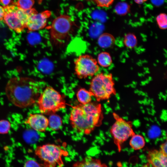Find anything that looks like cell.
Returning <instances> with one entry per match:
<instances>
[{
	"label": "cell",
	"instance_id": "1",
	"mask_svg": "<svg viewBox=\"0 0 167 167\" xmlns=\"http://www.w3.org/2000/svg\"><path fill=\"white\" fill-rule=\"evenodd\" d=\"M5 92L8 99L12 104L21 108L33 105L40 94L38 82L24 77L10 79L6 84Z\"/></svg>",
	"mask_w": 167,
	"mask_h": 167
},
{
	"label": "cell",
	"instance_id": "2",
	"mask_svg": "<svg viewBox=\"0 0 167 167\" xmlns=\"http://www.w3.org/2000/svg\"><path fill=\"white\" fill-rule=\"evenodd\" d=\"M103 114L100 104L90 102L72 106L70 120L72 127L77 132L88 135L101 123Z\"/></svg>",
	"mask_w": 167,
	"mask_h": 167
},
{
	"label": "cell",
	"instance_id": "3",
	"mask_svg": "<svg viewBox=\"0 0 167 167\" xmlns=\"http://www.w3.org/2000/svg\"><path fill=\"white\" fill-rule=\"evenodd\" d=\"M76 26L69 15H60L53 20L49 27L51 39L56 45L64 44L70 38Z\"/></svg>",
	"mask_w": 167,
	"mask_h": 167
},
{
	"label": "cell",
	"instance_id": "4",
	"mask_svg": "<svg viewBox=\"0 0 167 167\" xmlns=\"http://www.w3.org/2000/svg\"><path fill=\"white\" fill-rule=\"evenodd\" d=\"M37 103L40 112L50 115L66 107L64 97L51 86H47L40 94Z\"/></svg>",
	"mask_w": 167,
	"mask_h": 167
},
{
	"label": "cell",
	"instance_id": "5",
	"mask_svg": "<svg viewBox=\"0 0 167 167\" xmlns=\"http://www.w3.org/2000/svg\"><path fill=\"white\" fill-rule=\"evenodd\" d=\"M98 101L109 99L116 94L114 82L111 73H101L91 80L89 90Z\"/></svg>",
	"mask_w": 167,
	"mask_h": 167
},
{
	"label": "cell",
	"instance_id": "6",
	"mask_svg": "<svg viewBox=\"0 0 167 167\" xmlns=\"http://www.w3.org/2000/svg\"><path fill=\"white\" fill-rule=\"evenodd\" d=\"M35 153L44 161L45 167H62L63 163V156L68 155L67 151L63 149L59 145L48 143L38 146L35 151Z\"/></svg>",
	"mask_w": 167,
	"mask_h": 167
},
{
	"label": "cell",
	"instance_id": "7",
	"mask_svg": "<svg viewBox=\"0 0 167 167\" xmlns=\"http://www.w3.org/2000/svg\"><path fill=\"white\" fill-rule=\"evenodd\" d=\"M3 20L11 29L19 33L26 28L28 18L27 11L23 10L14 5L4 6Z\"/></svg>",
	"mask_w": 167,
	"mask_h": 167
},
{
	"label": "cell",
	"instance_id": "8",
	"mask_svg": "<svg viewBox=\"0 0 167 167\" xmlns=\"http://www.w3.org/2000/svg\"><path fill=\"white\" fill-rule=\"evenodd\" d=\"M110 132L119 152L121 150L122 144L135 134L131 122L119 117L116 118Z\"/></svg>",
	"mask_w": 167,
	"mask_h": 167
},
{
	"label": "cell",
	"instance_id": "9",
	"mask_svg": "<svg viewBox=\"0 0 167 167\" xmlns=\"http://www.w3.org/2000/svg\"><path fill=\"white\" fill-rule=\"evenodd\" d=\"M75 75L80 79L93 76L99 70L96 60L88 54L80 55L74 62Z\"/></svg>",
	"mask_w": 167,
	"mask_h": 167
},
{
	"label": "cell",
	"instance_id": "10",
	"mask_svg": "<svg viewBox=\"0 0 167 167\" xmlns=\"http://www.w3.org/2000/svg\"><path fill=\"white\" fill-rule=\"evenodd\" d=\"M27 11L28 16L26 28L29 32L36 31L45 28L47 25L48 19L51 15V11L47 10L39 13L34 8Z\"/></svg>",
	"mask_w": 167,
	"mask_h": 167
},
{
	"label": "cell",
	"instance_id": "11",
	"mask_svg": "<svg viewBox=\"0 0 167 167\" xmlns=\"http://www.w3.org/2000/svg\"><path fill=\"white\" fill-rule=\"evenodd\" d=\"M24 122L40 132L45 131L49 125L48 119L43 114L38 113H30Z\"/></svg>",
	"mask_w": 167,
	"mask_h": 167
},
{
	"label": "cell",
	"instance_id": "12",
	"mask_svg": "<svg viewBox=\"0 0 167 167\" xmlns=\"http://www.w3.org/2000/svg\"><path fill=\"white\" fill-rule=\"evenodd\" d=\"M167 156L160 150L153 149L148 152L147 159L154 167H167Z\"/></svg>",
	"mask_w": 167,
	"mask_h": 167
},
{
	"label": "cell",
	"instance_id": "13",
	"mask_svg": "<svg viewBox=\"0 0 167 167\" xmlns=\"http://www.w3.org/2000/svg\"><path fill=\"white\" fill-rule=\"evenodd\" d=\"M73 167H108L100 160L91 157H87L81 161L74 163Z\"/></svg>",
	"mask_w": 167,
	"mask_h": 167
},
{
	"label": "cell",
	"instance_id": "14",
	"mask_svg": "<svg viewBox=\"0 0 167 167\" xmlns=\"http://www.w3.org/2000/svg\"><path fill=\"white\" fill-rule=\"evenodd\" d=\"M115 38L112 34L104 33L98 37L97 43L99 46L103 48H108L112 46L114 44Z\"/></svg>",
	"mask_w": 167,
	"mask_h": 167
},
{
	"label": "cell",
	"instance_id": "15",
	"mask_svg": "<svg viewBox=\"0 0 167 167\" xmlns=\"http://www.w3.org/2000/svg\"><path fill=\"white\" fill-rule=\"evenodd\" d=\"M131 137L129 144L132 148L135 150H139L144 147L145 141L142 135L135 134Z\"/></svg>",
	"mask_w": 167,
	"mask_h": 167
},
{
	"label": "cell",
	"instance_id": "16",
	"mask_svg": "<svg viewBox=\"0 0 167 167\" xmlns=\"http://www.w3.org/2000/svg\"><path fill=\"white\" fill-rule=\"evenodd\" d=\"M76 95L78 101L80 103L83 104L91 102L92 96H93L92 94L90 91L83 88L78 90Z\"/></svg>",
	"mask_w": 167,
	"mask_h": 167
},
{
	"label": "cell",
	"instance_id": "17",
	"mask_svg": "<svg viewBox=\"0 0 167 167\" xmlns=\"http://www.w3.org/2000/svg\"><path fill=\"white\" fill-rule=\"evenodd\" d=\"M97 62L101 66L108 67L110 66L112 63V59L110 54L108 52L103 51L100 53L98 55Z\"/></svg>",
	"mask_w": 167,
	"mask_h": 167
},
{
	"label": "cell",
	"instance_id": "18",
	"mask_svg": "<svg viewBox=\"0 0 167 167\" xmlns=\"http://www.w3.org/2000/svg\"><path fill=\"white\" fill-rule=\"evenodd\" d=\"M48 120V126L51 129L57 130L60 129L62 122V119L59 116L55 113L50 115Z\"/></svg>",
	"mask_w": 167,
	"mask_h": 167
},
{
	"label": "cell",
	"instance_id": "19",
	"mask_svg": "<svg viewBox=\"0 0 167 167\" xmlns=\"http://www.w3.org/2000/svg\"><path fill=\"white\" fill-rule=\"evenodd\" d=\"M123 43L127 48L130 49H133L137 45V39L134 34L129 33L124 36Z\"/></svg>",
	"mask_w": 167,
	"mask_h": 167
},
{
	"label": "cell",
	"instance_id": "20",
	"mask_svg": "<svg viewBox=\"0 0 167 167\" xmlns=\"http://www.w3.org/2000/svg\"><path fill=\"white\" fill-rule=\"evenodd\" d=\"M130 6L125 2H120L117 3L115 7V12L118 15H124L129 12Z\"/></svg>",
	"mask_w": 167,
	"mask_h": 167
},
{
	"label": "cell",
	"instance_id": "21",
	"mask_svg": "<svg viewBox=\"0 0 167 167\" xmlns=\"http://www.w3.org/2000/svg\"><path fill=\"white\" fill-rule=\"evenodd\" d=\"M34 2V0H18L13 5L23 10L27 11L32 8Z\"/></svg>",
	"mask_w": 167,
	"mask_h": 167
},
{
	"label": "cell",
	"instance_id": "22",
	"mask_svg": "<svg viewBox=\"0 0 167 167\" xmlns=\"http://www.w3.org/2000/svg\"><path fill=\"white\" fill-rule=\"evenodd\" d=\"M157 24L159 27L162 29H165L167 27V16L164 13L158 15L156 18Z\"/></svg>",
	"mask_w": 167,
	"mask_h": 167
},
{
	"label": "cell",
	"instance_id": "23",
	"mask_svg": "<svg viewBox=\"0 0 167 167\" xmlns=\"http://www.w3.org/2000/svg\"><path fill=\"white\" fill-rule=\"evenodd\" d=\"M11 125L8 121L5 120H0V134H6L9 131Z\"/></svg>",
	"mask_w": 167,
	"mask_h": 167
},
{
	"label": "cell",
	"instance_id": "24",
	"mask_svg": "<svg viewBox=\"0 0 167 167\" xmlns=\"http://www.w3.org/2000/svg\"><path fill=\"white\" fill-rule=\"evenodd\" d=\"M97 6L108 7L111 6L114 0H93Z\"/></svg>",
	"mask_w": 167,
	"mask_h": 167
},
{
	"label": "cell",
	"instance_id": "25",
	"mask_svg": "<svg viewBox=\"0 0 167 167\" xmlns=\"http://www.w3.org/2000/svg\"><path fill=\"white\" fill-rule=\"evenodd\" d=\"M24 167H45L44 165L40 164L36 161L30 160L27 161L25 164Z\"/></svg>",
	"mask_w": 167,
	"mask_h": 167
},
{
	"label": "cell",
	"instance_id": "26",
	"mask_svg": "<svg viewBox=\"0 0 167 167\" xmlns=\"http://www.w3.org/2000/svg\"><path fill=\"white\" fill-rule=\"evenodd\" d=\"M167 141L162 143L160 146V150L164 154L167 155Z\"/></svg>",
	"mask_w": 167,
	"mask_h": 167
},
{
	"label": "cell",
	"instance_id": "27",
	"mask_svg": "<svg viewBox=\"0 0 167 167\" xmlns=\"http://www.w3.org/2000/svg\"><path fill=\"white\" fill-rule=\"evenodd\" d=\"M4 14V7L0 6V21L3 19Z\"/></svg>",
	"mask_w": 167,
	"mask_h": 167
},
{
	"label": "cell",
	"instance_id": "28",
	"mask_svg": "<svg viewBox=\"0 0 167 167\" xmlns=\"http://www.w3.org/2000/svg\"><path fill=\"white\" fill-rule=\"evenodd\" d=\"M11 0H0V2L5 6H8L10 3Z\"/></svg>",
	"mask_w": 167,
	"mask_h": 167
},
{
	"label": "cell",
	"instance_id": "29",
	"mask_svg": "<svg viewBox=\"0 0 167 167\" xmlns=\"http://www.w3.org/2000/svg\"><path fill=\"white\" fill-rule=\"evenodd\" d=\"M135 2L138 4H141L146 2L148 0H134Z\"/></svg>",
	"mask_w": 167,
	"mask_h": 167
},
{
	"label": "cell",
	"instance_id": "30",
	"mask_svg": "<svg viewBox=\"0 0 167 167\" xmlns=\"http://www.w3.org/2000/svg\"><path fill=\"white\" fill-rule=\"evenodd\" d=\"M141 167H154L151 164L148 162L144 164Z\"/></svg>",
	"mask_w": 167,
	"mask_h": 167
},
{
	"label": "cell",
	"instance_id": "31",
	"mask_svg": "<svg viewBox=\"0 0 167 167\" xmlns=\"http://www.w3.org/2000/svg\"><path fill=\"white\" fill-rule=\"evenodd\" d=\"M43 0H38V2L39 4H41Z\"/></svg>",
	"mask_w": 167,
	"mask_h": 167
}]
</instances>
